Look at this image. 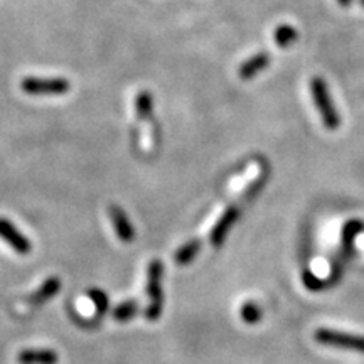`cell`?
Returning <instances> with one entry per match:
<instances>
[{"label": "cell", "mask_w": 364, "mask_h": 364, "mask_svg": "<svg viewBox=\"0 0 364 364\" xmlns=\"http://www.w3.org/2000/svg\"><path fill=\"white\" fill-rule=\"evenodd\" d=\"M162 277H164V265L162 262L154 260L149 265L147 272V294L150 302L145 309V317L149 321H157L162 316L164 309V289H162Z\"/></svg>", "instance_id": "6da1fadb"}, {"label": "cell", "mask_w": 364, "mask_h": 364, "mask_svg": "<svg viewBox=\"0 0 364 364\" xmlns=\"http://www.w3.org/2000/svg\"><path fill=\"white\" fill-rule=\"evenodd\" d=\"M199 250H201V241L191 240L177 250L174 255V260L177 265H189V263L196 258V255L199 253Z\"/></svg>", "instance_id": "8fae6325"}, {"label": "cell", "mask_w": 364, "mask_h": 364, "mask_svg": "<svg viewBox=\"0 0 364 364\" xmlns=\"http://www.w3.org/2000/svg\"><path fill=\"white\" fill-rule=\"evenodd\" d=\"M88 295L91 302H93L95 307H97L100 316L108 311V297L102 292V290H90Z\"/></svg>", "instance_id": "2e32d148"}, {"label": "cell", "mask_w": 364, "mask_h": 364, "mask_svg": "<svg viewBox=\"0 0 364 364\" xmlns=\"http://www.w3.org/2000/svg\"><path fill=\"white\" fill-rule=\"evenodd\" d=\"M241 318H243L245 322H248V324H255V322L260 321L262 317V312H260V307L257 306L255 302H247L243 307H241Z\"/></svg>", "instance_id": "9a60e30c"}, {"label": "cell", "mask_w": 364, "mask_h": 364, "mask_svg": "<svg viewBox=\"0 0 364 364\" xmlns=\"http://www.w3.org/2000/svg\"><path fill=\"white\" fill-rule=\"evenodd\" d=\"M316 341L326 346H336V348L353 349V351L364 353L363 336L349 334V332L334 331V329H318L316 332Z\"/></svg>", "instance_id": "3957f363"}, {"label": "cell", "mask_w": 364, "mask_h": 364, "mask_svg": "<svg viewBox=\"0 0 364 364\" xmlns=\"http://www.w3.org/2000/svg\"><path fill=\"white\" fill-rule=\"evenodd\" d=\"M297 38L299 33L292 26H279V29L275 31V43L279 48H289L297 41Z\"/></svg>", "instance_id": "7c38bea8"}, {"label": "cell", "mask_w": 364, "mask_h": 364, "mask_svg": "<svg viewBox=\"0 0 364 364\" xmlns=\"http://www.w3.org/2000/svg\"><path fill=\"white\" fill-rule=\"evenodd\" d=\"M270 56H268L267 53H258L255 54L248 59V61H245L243 65L240 66L238 70V75L241 80H252L255 78L257 75H260V73L265 70V68L270 65Z\"/></svg>", "instance_id": "ba28073f"}, {"label": "cell", "mask_w": 364, "mask_h": 364, "mask_svg": "<svg viewBox=\"0 0 364 364\" xmlns=\"http://www.w3.org/2000/svg\"><path fill=\"white\" fill-rule=\"evenodd\" d=\"M338 2H339L343 7H348V6H351L353 0H338Z\"/></svg>", "instance_id": "e0dca14e"}, {"label": "cell", "mask_w": 364, "mask_h": 364, "mask_svg": "<svg viewBox=\"0 0 364 364\" xmlns=\"http://www.w3.org/2000/svg\"><path fill=\"white\" fill-rule=\"evenodd\" d=\"M311 90L314 103H316L317 110L321 113L322 124H324L326 129L338 130L341 125V117L338 110L334 108V103H332L326 81L321 78H314L311 83Z\"/></svg>", "instance_id": "7a4b0ae2"}, {"label": "cell", "mask_w": 364, "mask_h": 364, "mask_svg": "<svg viewBox=\"0 0 364 364\" xmlns=\"http://www.w3.org/2000/svg\"><path fill=\"white\" fill-rule=\"evenodd\" d=\"M135 110H136V115H139V118H150V117H152V112H154L152 95L147 93V91H142V93L136 97Z\"/></svg>", "instance_id": "4fadbf2b"}, {"label": "cell", "mask_w": 364, "mask_h": 364, "mask_svg": "<svg viewBox=\"0 0 364 364\" xmlns=\"http://www.w3.org/2000/svg\"><path fill=\"white\" fill-rule=\"evenodd\" d=\"M110 218H112L113 228H115V233L118 238H120L122 241H125V243H129V241L134 240L135 230L132 228L129 218H127L124 209L118 208V206H112Z\"/></svg>", "instance_id": "52a82bcc"}, {"label": "cell", "mask_w": 364, "mask_h": 364, "mask_svg": "<svg viewBox=\"0 0 364 364\" xmlns=\"http://www.w3.org/2000/svg\"><path fill=\"white\" fill-rule=\"evenodd\" d=\"M21 88L29 95H63L71 90L70 81L65 78H24Z\"/></svg>", "instance_id": "277c9868"}, {"label": "cell", "mask_w": 364, "mask_h": 364, "mask_svg": "<svg viewBox=\"0 0 364 364\" xmlns=\"http://www.w3.org/2000/svg\"><path fill=\"white\" fill-rule=\"evenodd\" d=\"M59 290H61V280H59L58 277H51V279L46 280L44 284L31 295L29 302L33 304V306H43L48 300H51Z\"/></svg>", "instance_id": "30bf717a"}, {"label": "cell", "mask_w": 364, "mask_h": 364, "mask_svg": "<svg viewBox=\"0 0 364 364\" xmlns=\"http://www.w3.org/2000/svg\"><path fill=\"white\" fill-rule=\"evenodd\" d=\"M17 359L21 364H58L59 356L51 349H24Z\"/></svg>", "instance_id": "9c48e42d"}, {"label": "cell", "mask_w": 364, "mask_h": 364, "mask_svg": "<svg viewBox=\"0 0 364 364\" xmlns=\"http://www.w3.org/2000/svg\"><path fill=\"white\" fill-rule=\"evenodd\" d=\"M238 220V209L236 208H228L225 213H223L220 220L213 228L211 231V245L213 247L220 248L223 243H225V238L226 235L230 233V230L233 228V225Z\"/></svg>", "instance_id": "8992f818"}, {"label": "cell", "mask_w": 364, "mask_h": 364, "mask_svg": "<svg viewBox=\"0 0 364 364\" xmlns=\"http://www.w3.org/2000/svg\"><path fill=\"white\" fill-rule=\"evenodd\" d=\"M0 238L6 240L9 247L14 248L21 255H27L33 250V245H31L29 238H26V236L7 220H0Z\"/></svg>", "instance_id": "5b68a950"}, {"label": "cell", "mask_w": 364, "mask_h": 364, "mask_svg": "<svg viewBox=\"0 0 364 364\" xmlns=\"http://www.w3.org/2000/svg\"><path fill=\"white\" fill-rule=\"evenodd\" d=\"M136 312H139V304H136L135 300H127V302L115 307L113 317H115V321L118 322H127L130 321L132 317H135Z\"/></svg>", "instance_id": "5bb4252c"}, {"label": "cell", "mask_w": 364, "mask_h": 364, "mask_svg": "<svg viewBox=\"0 0 364 364\" xmlns=\"http://www.w3.org/2000/svg\"><path fill=\"white\" fill-rule=\"evenodd\" d=\"M359 2H361V6L364 7V0H359Z\"/></svg>", "instance_id": "ac0fdd59"}]
</instances>
